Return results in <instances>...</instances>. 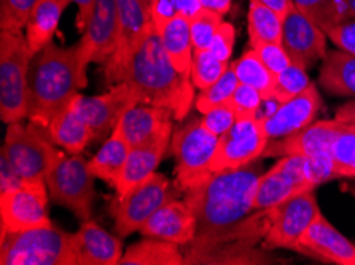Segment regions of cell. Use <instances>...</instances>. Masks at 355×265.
Masks as SVG:
<instances>
[{
	"mask_svg": "<svg viewBox=\"0 0 355 265\" xmlns=\"http://www.w3.org/2000/svg\"><path fill=\"white\" fill-rule=\"evenodd\" d=\"M88 64L80 43L43 48L32 59L28 86V120L48 127L58 113L88 86Z\"/></svg>",
	"mask_w": 355,
	"mask_h": 265,
	"instance_id": "6da1fadb",
	"label": "cell"
},
{
	"mask_svg": "<svg viewBox=\"0 0 355 265\" xmlns=\"http://www.w3.org/2000/svg\"><path fill=\"white\" fill-rule=\"evenodd\" d=\"M261 173V167L255 161L239 169L214 172L199 185L188 189L185 202L195 213L196 237L212 235L254 213L255 191Z\"/></svg>",
	"mask_w": 355,
	"mask_h": 265,
	"instance_id": "7a4b0ae2",
	"label": "cell"
},
{
	"mask_svg": "<svg viewBox=\"0 0 355 265\" xmlns=\"http://www.w3.org/2000/svg\"><path fill=\"white\" fill-rule=\"evenodd\" d=\"M123 81L136 91L139 104L168 108L175 121H184L196 100L191 78L182 75L171 62L157 30L134 54Z\"/></svg>",
	"mask_w": 355,
	"mask_h": 265,
	"instance_id": "3957f363",
	"label": "cell"
},
{
	"mask_svg": "<svg viewBox=\"0 0 355 265\" xmlns=\"http://www.w3.org/2000/svg\"><path fill=\"white\" fill-rule=\"evenodd\" d=\"M271 224V208L255 210L239 223L207 237H196L187 246L188 265H263L287 264L266 248H257L265 240Z\"/></svg>",
	"mask_w": 355,
	"mask_h": 265,
	"instance_id": "277c9868",
	"label": "cell"
},
{
	"mask_svg": "<svg viewBox=\"0 0 355 265\" xmlns=\"http://www.w3.org/2000/svg\"><path fill=\"white\" fill-rule=\"evenodd\" d=\"M34 56L23 30L0 29V118L5 124L28 118L29 68Z\"/></svg>",
	"mask_w": 355,
	"mask_h": 265,
	"instance_id": "5b68a950",
	"label": "cell"
},
{
	"mask_svg": "<svg viewBox=\"0 0 355 265\" xmlns=\"http://www.w3.org/2000/svg\"><path fill=\"white\" fill-rule=\"evenodd\" d=\"M71 235L56 226L5 235L0 239V264L75 265Z\"/></svg>",
	"mask_w": 355,
	"mask_h": 265,
	"instance_id": "8992f818",
	"label": "cell"
},
{
	"mask_svg": "<svg viewBox=\"0 0 355 265\" xmlns=\"http://www.w3.org/2000/svg\"><path fill=\"white\" fill-rule=\"evenodd\" d=\"M7 126L2 154L24 180L45 178L51 167L64 156L50 138L46 127L32 121L28 124L18 121Z\"/></svg>",
	"mask_w": 355,
	"mask_h": 265,
	"instance_id": "52a82bcc",
	"label": "cell"
},
{
	"mask_svg": "<svg viewBox=\"0 0 355 265\" xmlns=\"http://www.w3.org/2000/svg\"><path fill=\"white\" fill-rule=\"evenodd\" d=\"M218 138L204 126L202 120H193L172 134L171 151L177 159L175 188L179 191L187 192L214 173Z\"/></svg>",
	"mask_w": 355,
	"mask_h": 265,
	"instance_id": "ba28073f",
	"label": "cell"
},
{
	"mask_svg": "<svg viewBox=\"0 0 355 265\" xmlns=\"http://www.w3.org/2000/svg\"><path fill=\"white\" fill-rule=\"evenodd\" d=\"M94 180L96 176L89 170L88 161L80 154H64L45 176L51 202L67 208L82 223L93 216L98 197Z\"/></svg>",
	"mask_w": 355,
	"mask_h": 265,
	"instance_id": "9c48e42d",
	"label": "cell"
},
{
	"mask_svg": "<svg viewBox=\"0 0 355 265\" xmlns=\"http://www.w3.org/2000/svg\"><path fill=\"white\" fill-rule=\"evenodd\" d=\"M116 8L115 51L102 66L104 80L109 86L121 83L132 56L155 30L148 8L142 3V0H116Z\"/></svg>",
	"mask_w": 355,
	"mask_h": 265,
	"instance_id": "30bf717a",
	"label": "cell"
},
{
	"mask_svg": "<svg viewBox=\"0 0 355 265\" xmlns=\"http://www.w3.org/2000/svg\"><path fill=\"white\" fill-rule=\"evenodd\" d=\"M48 192L45 178L24 180L15 191L0 194V235L50 227L48 214Z\"/></svg>",
	"mask_w": 355,
	"mask_h": 265,
	"instance_id": "8fae6325",
	"label": "cell"
},
{
	"mask_svg": "<svg viewBox=\"0 0 355 265\" xmlns=\"http://www.w3.org/2000/svg\"><path fill=\"white\" fill-rule=\"evenodd\" d=\"M172 199L174 197L169 180L155 172L147 180L139 183L123 197H116L112 203L110 214L114 218L116 235L120 239H126L134 232H139L150 216Z\"/></svg>",
	"mask_w": 355,
	"mask_h": 265,
	"instance_id": "7c38bea8",
	"label": "cell"
},
{
	"mask_svg": "<svg viewBox=\"0 0 355 265\" xmlns=\"http://www.w3.org/2000/svg\"><path fill=\"white\" fill-rule=\"evenodd\" d=\"M315 181L308 170L304 156H282L258 180L254 210L272 208L301 194L315 191Z\"/></svg>",
	"mask_w": 355,
	"mask_h": 265,
	"instance_id": "4fadbf2b",
	"label": "cell"
},
{
	"mask_svg": "<svg viewBox=\"0 0 355 265\" xmlns=\"http://www.w3.org/2000/svg\"><path fill=\"white\" fill-rule=\"evenodd\" d=\"M315 192L309 191L271 208V224L261 246L266 250L300 251V241L308 227L319 216Z\"/></svg>",
	"mask_w": 355,
	"mask_h": 265,
	"instance_id": "5bb4252c",
	"label": "cell"
},
{
	"mask_svg": "<svg viewBox=\"0 0 355 265\" xmlns=\"http://www.w3.org/2000/svg\"><path fill=\"white\" fill-rule=\"evenodd\" d=\"M270 138L258 118H238L233 127L218 138L212 172L239 169L260 159Z\"/></svg>",
	"mask_w": 355,
	"mask_h": 265,
	"instance_id": "9a60e30c",
	"label": "cell"
},
{
	"mask_svg": "<svg viewBox=\"0 0 355 265\" xmlns=\"http://www.w3.org/2000/svg\"><path fill=\"white\" fill-rule=\"evenodd\" d=\"M327 40V32L297 7L285 15L282 45L293 64L308 70L324 61L328 53Z\"/></svg>",
	"mask_w": 355,
	"mask_h": 265,
	"instance_id": "2e32d148",
	"label": "cell"
},
{
	"mask_svg": "<svg viewBox=\"0 0 355 265\" xmlns=\"http://www.w3.org/2000/svg\"><path fill=\"white\" fill-rule=\"evenodd\" d=\"M139 99L131 84L116 83L104 94L86 97L78 94V107L94 140H102L114 132L116 122L129 108L137 105Z\"/></svg>",
	"mask_w": 355,
	"mask_h": 265,
	"instance_id": "e0dca14e",
	"label": "cell"
},
{
	"mask_svg": "<svg viewBox=\"0 0 355 265\" xmlns=\"http://www.w3.org/2000/svg\"><path fill=\"white\" fill-rule=\"evenodd\" d=\"M322 107V97L314 83H311L303 93L282 102L276 111L265 120H260L270 140H281L303 131L314 122Z\"/></svg>",
	"mask_w": 355,
	"mask_h": 265,
	"instance_id": "ac0fdd59",
	"label": "cell"
},
{
	"mask_svg": "<svg viewBox=\"0 0 355 265\" xmlns=\"http://www.w3.org/2000/svg\"><path fill=\"white\" fill-rule=\"evenodd\" d=\"M118 24L116 0H96V5L86 24L80 48L88 64L104 66L115 51Z\"/></svg>",
	"mask_w": 355,
	"mask_h": 265,
	"instance_id": "d6986e66",
	"label": "cell"
},
{
	"mask_svg": "<svg viewBox=\"0 0 355 265\" xmlns=\"http://www.w3.org/2000/svg\"><path fill=\"white\" fill-rule=\"evenodd\" d=\"M298 253L336 265H355V243L322 213L301 237Z\"/></svg>",
	"mask_w": 355,
	"mask_h": 265,
	"instance_id": "ffe728a7",
	"label": "cell"
},
{
	"mask_svg": "<svg viewBox=\"0 0 355 265\" xmlns=\"http://www.w3.org/2000/svg\"><path fill=\"white\" fill-rule=\"evenodd\" d=\"M196 232L198 224L195 213L191 212L188 203L185 200L172 199L150 216L139 234L142 237H150V239L188 246L195 240Z\"/></svg>",
	"mask_w": 355,
	"mask_h": 265,
	"instance_id": "44dd1931",
	"label": "cell"
},
{
	"mask_svg": "<svg viewBox=\"0 0 355 265\" xmlns=\"http://www.w3.org/2000/svg\"><path fill=\"white\" fill-rule=\"evenodd\" d=\"M172 134H174V127H169L158 134L157 137L150 138L137 146H132L126 164L114 185L116 197H123L132 188H136L139 183L147 180L150 175L157 172L159 162L164 158L166 149L169 148Z\"/></svg>",
	"mask_w": 355,
	"mask_h": 265,
	"instance_id": "7402d4cb",
	"label": "cell"
},
{
	"mask_svg": "<svg viewBox=\"0 0 355 265\" xmlns=\"http://www.w3.org/2000/svg\"><path fill=\"white\" fill-rule=\"evenodd\" d=\"M75 265H118L123 257L120 237L112 235L94 221H83L71 235Z\"/></svg>",
	"mask_w": 355,
	"mask_h": 265,
	"instance_id": "603a6c76",
	"label": "cell"
},
{
	"mask_svg": "<svg viewBox=\"0 0 355 265\" xmlns=\"http://www.w3.org/2000/svg\"><path fill=\"white\" fill-rule=\"evenodd\" d=\"M78 94L61 113L53 118V121L46 127L48 135L55 145L69 154H80L89 142L94 140L93 131L86 124L82 111H80Z\"/></svg>",
	"mask_w": 355,
	"mask_h": 265,
	"instance_id": "cb8c5ba5",
	"label": "cell"
},
{
	"mask_svg": "<svg viewBox=\"0 0 355 265\" xmlns=\"http://www.w3.org/2000/svg\"><path fill=\"white\" fill-rule=\"evenodd\" d=\"M174 113L168 108H161L147 104H137L129 108V110L118 121L123 129L129 145L137 146L147 140L157 137L166 129L174 127Z\"/></svg>",
	"mask_w": 355,
	"mask_h": 265,
	"instance_id": "d4e9b609",
	"label": "cell"
},
{
	"mask_svg": "<svg viewBox=\"0 0 355 265\" xmlns=\"http://www.w3.org/2000/svg\"><path fill=\"white\" fill-rule=\"evenodd\" d=\"M72 0H39L31 10L24 35L31 50L35 54L50 45L55 39L62 15L69 8Z\"/></svg>",
	"mask_w": 355,
	"mask_h": 265,
	"instance_id": "484cf974",
	"label": "cell"
},
{
	"mask_svg": "<svg viewBox=\"0 0 355 265\" xmlns=\"http://www.w3.org/2000/svg\"><path fill=\"white\" fill-rule=\"evenodd\" d=\"M328 94L355 99V56L341 50H328L317 80Z\"/></svg>",
	"mask_w": 355,
	"mask_h": 265,
	"instance_id": "4316f807",
	"label": "cell"
},
{
	"mask_svg": "<svg viewBox=\"0 0 355 265\" xmlns=\"http://www.w3.org/2000/svg\"><path fill=\"white\" fill-rule=\"evenodd\" d=\"M129 153H131V145L123 134L120 122H116L114 132L107 137L98 153L88 161V167L96 176V180L99 178V180L114 186L126 164Z\"/></svg>",
	"mask_w": 355,
	"mask_h": 265,
	"instance_id": "83f0119b",
	"label": "cell"
},
{
	"mask_svg": "<svg viewBox=\"0 0 355 265\" xmlns=\"http://www.w3.org/2000/svg\"><path fill=\"white\" fill-rule=\"evenodd\" d=\"M157 32L159 35L161 45H163L166 54L169 56L171 62L174 64L175 68L182 75L190 77L193 54H195V46H193L190 30V19L179 15L175 18H172L169 23H166Z\"/></svg>",
	"mask_w": 355,
	"mask_h": 265,
	"instance_id": "f1b7e54d",
	"label": "cell"
},
{
	"mask_svg": "<svg viewBox=\"0 0 355 265\" xmlns=\"http://www.w3.org/2000/svg\"><path fill=\"white\" fill-rule=\"evenodd\" d=\"M185 254L175 243L144 237L128 246L118 265H184Z\"/></svg>",
	"mask_w": 355,
	"mask_h": 265,
	"instance_id": "f546056e",
	"label": "cell"
},
{
	"mask_svg": "<svg viewBox=\"0 0 355 265\" xmlns=\"http://www.w3.org/2000/svg\"><path fill=\"white\" fill-rule=\"evenodd\" d=\"M284 16L258 0H250L247 12V32L250 48L263 43H282Z\"/></svg>",
	"mask_w": 355,
	"mask_h": 265,
	"instance_id": "4dcf8cb0",
	"label": "cell"
},
{
	"mask_svg": "<svg viewBox=\"0 0 355 265\" xmlns=\"http://www.w3.org/2000/svg\"><path fill=\"white\" fill-rule=\"evenodd\" d=\"M292 3L325 32L352 18L347 0H292Z\"/></svg>",
	"mask_w": 355,
	"mask_h": 265,
	"instance_id": "1f68e13d",
	"label": "cell"
},
{
	"mask_svg": "<svg viewBox=\"0 0 355 265\" xmlns=\"http://www.w3.org/2000/svg\"><path fill=\"white\" fill-rule=\"evenodd\" d=\"M231 66H233L236 75H238L239 83L255 88L263 95V99L271 94L274 86V75L261 62V59L258 57L254 48L247 50L238 61L231 62Z\"/></svg>",
	"mask_w": 355,
	"mask_h": 265,
	"instance_id": "d6a6232c",
	"label": "cell"
},
{
	"mask_svg": "<svg viewBox=\"0 0 355 265\" xmlns=\"http://www.w3.org/2000/svg\"><path fill=\"white\" fill-rule=\"evenodd\" d=\"M238 84H239L238 75H236L234 68L230 62L228 68L225 70L222 77L215 81L214 84L209 86V88L202 89L201 93H199V95L195 100L196 110L201 113V115H204V113L212 110L214 107L227 104V102H230L236 88H238Z\"/></svg>",
	"mask_w": 355,
	"mask_h": 265,
	"instance_id": "836d02e7",
	"label": "cell"
},
{
	"mask_svg": "<svg viewBox=\"0 0 355 265\" xmlns=\"http://www.w3.org/2000/svg\"><path fill=\"white\" fill-rule=\"evenodd\" d=\"M230 62L218 59L211 50H196L193 54L191 64V81L195 88L202 91L214 84L228 68Z\"/></svg>",
	"mask_w": 355,
	"mask_h": 265,
	"instance_id": "e575fe53",
	"label": "cell"
},
{
	"mask_svg": "<svg viewBox=\"0 0 355 265\" xmlns=\"http://www.w3.org/2000/svg\"><path fill=\"white\" fill-rule=\"evenodd\" d=\"M311 84L306 68L297 66V64H290V66L274 77V86L271 94L268 97L277 102H287L292 97L298 95Z\"/></svg>",
	"mask_w": 355,
	"mask_h": 265,
	"instance_id": "d590c367",
	"label": "cell"
},
{
	"mask_svg": "<svg viewBox=\"0 0 355 265\" xmlns=\"http://www.w3.org/2000/svg\"><path fill=\"white\" fill-rule=\"evenodd\" d=\"M223 23V16L212 12V10L201 8L190 18V30L193 46L196 50H209L211 43L217 34L218 27Z\"/></svg>",
	"mask_w": 355,
	"mask_h": 265,
	"instance_id": "8d00e7d4",
	"label": "cell"
},
{
	"mask_svg": "<svg viewBox=\"0 0 355 265\" xmlns=\"http://www.w3.org/2000/svg\"><path fill=\"white\" fill-rule=\"evenodd\" d=\"M37 2L39 0H0V29L24 30Z\"/></svg>",
	"mask_w": 355,
	"mask_h": 265,
	"instance_id": "74e56055",
	"label": "cell"
},
{
	"mask_svg": "<svg viewBox=\"0 0 355 265\" xmlns=\"http://www.w3.org/2000/svg\"><path fill=\"white\" fill-rule=\"evenodd\" d=\"M263 102V95L249 84L239 83L231 95L230 105L233 107L236 118H257Z\"/></svg>",
	"mask_w": 355,
	"mask_h": 265,
	"instance_id": "f35d334b",
	"label": "cell"
},
{
	"mask_svg": "<svg viewBox=\"0 0 355 265\" xmlns=\"http://www.w3.org/2000/svg\"><path fill=\"white\" fill-rule=\"evenodd\" d=\"M254 50L274 77L284 72L292 64V59L285 51L282 43H263V45L254 46Z\"/></svg>",
	"mask_w": 355,
	"mask_h": 265,
	"instance_id": "ab89813d",
	"label": "cell"
},
{
	"mask_svg": "<svg viewBox=\"0 0 355 265\" xmlns=\"http://www.w3.org/2000/svg\"><path fill=\"white\" fill-rule=\"evenodd\" d=\"M201 120L209 131L215 135H218V137H222L223 134H227L230 129L233 127V124L236 122L238 118H236L233 107L230 105V102H227V104L217 105L214 107L212 110L204 113Z\"/></svg>",
	"mask_w": 355,
	"mask_h": 265,
	"instance_id": "60d3db41",
	"label": "cell"
},
{
	"mask_svg": "<svg viewBox=\"0 0 355 265\" xmlns=\"http://www.w3.org/2000/svg\"><path fill=\"white\" fill-rule=\"evenodd\" d=\"M234 42H236L234 26L231 23H227V21H223L222 26L218 27L217 34H215L209 50H211L218 59H222L225 62H230L231 56H233Z\"/></svg>",
	"mask_w": 355,
	"mask_h": 265,
	"instance_id": "b9f144b4",
	"label": "cell"
},
{
	"mask_svg": "<svg viewBox=\"0 0 355 265\" xmlns=\"http://www.w3.org/2000/svg\"><path fill=\"white\" fill-rule=\"evenodd\" d=\"M182 0H152L148 5L150 18L153 21L155 30H159L172 18L180 15Z\"/></svg>",
	"mask_w": 355,
	"mask_h": 265,
	"instance_id": "7bdbcfd3",
	"label": "cell"
},
{
	"mask_svg": "<svg viewBox=\"0 0 355 265\" xmlns=\"http://www.w3.org/2000/svg\"><path fill=\"white\" fill-rule=\"evenodd\" d=\"M328 40L335 45L338 50L346 51L355 56V18H351L344 23L338 24L327 32Z\"/></svg>",
	"mask_w": 355,
	"mask_h": 265,
	"instance_id": "ee69618b",
	"label": "cell"
},
{
	"mask_svg": "<svg viewBox=\"0 0 355 265\" xmlns=\"http://www.w3.org/2000/svg\"><path fill=\"white\" fill-rule=\"evenodd\" d=\"M24 183V178L13 169L5 154L0 153V194L15 191Z\"/></svg>",
	"mask_w": 355,
	"mask_h": 265,
	"instance_id": "f6af8a7d",
	"label": "cell"
},
{
	"mask_svg": "<svg viewBox=\"0 0 355 265\" xmlns=\"http://www.w3.org/2000/svg\"><path fill=\"white\" fill-rule=\"evenodd\" d=\"M72 3H75L78 7L77 27H78V30L83 34L85 27H86V24H88L89 16H91V13H93L96 0H72Z\"/></svg>",
	"mask_w": 355,
	"mask_h": 265,
	"instance_id": "bcb514c9",
	"label": "cell"
},
{
	"mask_svg": "<svg viewBox=\"0 0 355 265\" xmlns=\"http://www.w3.org/2000/svg\"><path fill=\"white\" fill-rule=\"evenodd\" d=\"M335 120L354 124L355 126V99L346 102V104H343L338 108L335 113Z\"/></svg>",
	"mask_w": 355,
	"mask_h": 265,
	"instance_id": "7dc6e473",
	"label": "cell"
},
{
	"mask_svg": "<svg viewBox=\"0 0 355 265\" xmlns=\"http://www.w3.org/2000/svg\"><path fill=\"white\" fill-rule=\"evenodd\" d=\"M198 2L201 3L202 8L212 10V12L225 16L230 12L233 0H198Z\"/></svg>",
	"mask_w": 355,
	"mask_h": 265,
	"instance_id": "c3c4849f",
	"label": "cell"
},
{
	"mask_svg": "<svg viewBox=\"0 0 355 265\" xmlns=\"http://www.w3.org/2000/svg\"><path fill=\"white\" fill-rule=\"evenodd\" d=\"M258 2H261L263 5H266V7L272 8L274 12H277L281 16L287 15L290 12V8L293 7L292 0H258Z\"/></svg>",
	"mask_w": 355,
	"mask_h": 265,
	"instance_id": "681fc988",
	"label": "cell"
},
{
	"mask_svg": "<svg viewBox=\"0 0 355 265\" xmlns=\"http://www.w3.org/2000/svg\"><path fill=\"white\" fill-rule=\"evenodd\" d=\"M347 180L349 181L344 186H346V189H347L349 192H352L354 196H355V178H347Z\"/></svg>",
	"mask_w": 355,
	"mask_h": 265,
	"instance_id": "f907efd6",
	"label": "cell"
},
{
	"mask_svg": "<svg viewBox=\"0 0 355 265\" xmlns=\"http://www.w3.org/2000/svg\"><path fill=\"white\" fill-rule=\"evenodd\" d=\"M347 3H349V10H351L352 18H355V0H347Z\"/></svg>",
	"mask_w": 355,
	"mask_h": 265,
	"instance_id": "816d5d0a",
	"label": "cell"
},
{
	"mask_svg": "<svg viewBox=\"0 0 355 265\" xmlns=\"http://www.w3.org/2000/svg\"><path fill=\"white\" fill-rule=\"evenodd\" d=\"M142 3L145 5V7H147V8H148V5H150V3H152V0H142Z\"/></svg>",
	"mask_w": 355,
	"mask_h": 265,
	"instance_id": "f5cc1de1",
	"label": "cell"
}]
</instances>
